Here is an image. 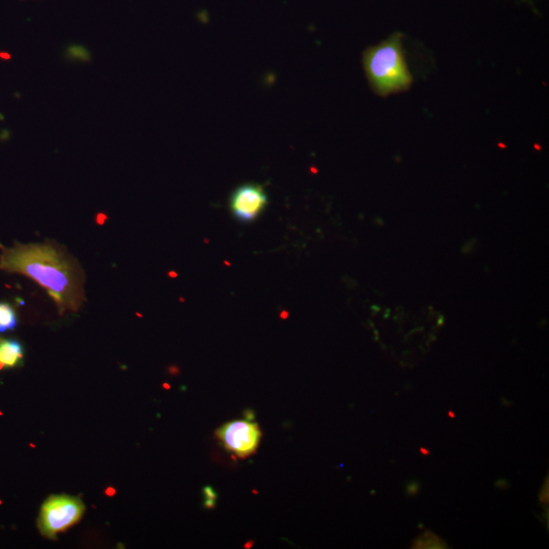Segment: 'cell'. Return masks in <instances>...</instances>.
<instances>
[{
  "instance_id": "1",
  "label": "cell",
  "mask_w": 549,
  "mask_h": 549,
  "mask_svg": "<svg viewBox=\"0 0 549 549\" xmlns=\"http://www.w3.org/2000/svg\"><path fill=\"white\" fill-rule=\"evenodd\" d=\"M0 270L34 280L46 289L61 315L78 312L86 299L82 268L54 243H16L2 248Z\"/></svg>"
},
{
  "instance_id": "2",
  "label": "cell",
  "mask_w": 549,
  "mask_h": 549,
  "mask_svg": "<svg viewBox=\"0 0 549 549\" xmlns=\"http://www.w3.org/2000/svg\"><path fill=\"white\" fill-rule=\"evenodd\" d=\"M402 36L396 34L364 53L366 76L377 94L387 96L407 90L412 77L402 50Z\"/></svg>"
},
{
  "instance_id": "3",
  "label": "cell",
  "mask_w": 549,
  "mask_h": 549,
  "mask_svg": "<svg viewBox=\"0 0 549 549\" xmlns=\"http://www.w3.org/2000/svg\"><path fill=\"white\" fill-rule=\"evenodd\" d=\"M85 513L80 499L69 496H52L42 506L38 527L43 536L54 538L77 524Z\"/></svg>"
},
{
  "instance_id": "4",
  "label": "cell",
  "mask_w": 549,
  "mask_h": 549,
  "mask_svg": "<svg viewBox=\"0 0 549 549\" xmlns=\"http://www.w3.org/2000/svg\"><path fill=\"white\" fill-rule=\"evenodd\" d=\"M216 435L224 448L238 458L255 454L262 436L259 425L248 420L227 422L217 430Z\"/></svg>"
},
{
  "instance_id": "5",
  "label": "cell",
  "mask_w": 549,
  "mask_h": 549,
  "mask_svg": "<svg viewBox=\"0 0 549 549\" xmlns=\"http://www.w3.org/2000/svg\"><path fill=\"white\" fill-rule=\"evenodd\" d=\"M268 205V195L257 183L237 188L230 199V209L234 217L242 223H250L257 219Z\"/></svg>"
},
{
  "instance_id": "6",
  "label": "cell",
  "mask_w": 549,
  "mask_h": 549,
  "mask_svg": "<svg viewBox=\"0 0 549 549\" xmlns=\"http://www.w3.org/2000/svg\"><path fill=\"white\" fill-rule=\"evenodd\" d=\"M24 357L22 344L16 340H0V371L16 368Z\"/></svg>"
},
{
  "instance_id": "7",
  "label": "cell",
  "mask_w": 549,
  "mask_h": 549,
  "mask_svg": "<svg viewBox=\"0 0 549 549\" xmlns=\"http://www.w3.org/2000/svg\"><path fill=\"white\" fill-rule=\"evenodd\" d=\"M18 326V317L8 302H0V333L15 330Z\"/></svg>"
},
{
  "instance_id": "8",
  "label": "cell",
  "mask_w": 549,
  "mask_h": 549,
  "mask_svg": "<svg viewBox=\"0 0 549 549\" xmlns=\"http://www.w3.org/2000/svg\"><path fill=\"white\" fill-rule=\"evenodd\" d=\"M420 492V485L417 481L410 482L406 487V493L409 497L417 496Z\"/></svg>"
},
{
  "instance_id": "9",
  "label": "cell",
  "mask_w": 549,
  "mask_h": 549,
  "mask_svg": "<svg viewBox=\"0 0 549 549\" xmlns=\"http://www.w3.org/2000/svg\"><path fill=\"white\" fill-rule=\"evenodd\" d=\"M547 484H548V482L546 483V487L545 486L543 487V490L541 491L540 496H539V501L543 504L548 503V487H547Z\"/></svg>"
},
{
  "instance_id": "10",
  "label": "cell",
  "mask_w": 549,
  "mask_h": 549,
  "mask_svg": "<svg viewBox=\"0 0 549 549\" xmlns=\"http://www.w3.org/2000/svg\"><path fill=\"white\" fill-rule=\"evenodd\" d=\"M496 485L500 488H508L509 487V484H508L507 480H500L496 483Z\"/></svg>"
},
{
  "instance_id": "11",
  "label": "cell",
  "mask_w": 549,
  "mask_h": 549,
  "mask_svg": "<svg viewBox=\"0 0 549 549\" xmlns=\"http://www.w3.org/2000/svg\"><path fill=\"white\" fill-rule=\"evenodd\" d=\"M12 55L9 52H0V59L10 60Z\"/></svg>"
},
{
  "instance_id": "12",
  "label": "cell",
  "mask_w": 549,
  "mask_h": 549,
  "mask_svg": "<svg viewBox=\"0 0 549 549\" xmlns=\"http://www.w3.org/2000/svg\"><path fill=\"white\" fill-rule=\"evenodd\" d=\"M420 452L424 456H429L431 454V452L429 450H426L425 448H421Z\"/></svg>"
},
{
  "instance_id": "13",
  "label": "cell",
  "mask_w": 549,
  "mask_h": 549,
  "mask_svg": "<svg viewBox=\"0 0 549 549\" xmlns=\"http://www.w3.org/2000/svg\"><path fill=\"white\" fill-rule=\"evenodd\" d=\"M115 490H113V488H108V490L106 491V494L110 497H112L113 495H115Z\"/></svg>"
},
{
  "instance_id": "14",
  "label": "cell",
  "mask_w": 549,
  "mask_h": 549,
  "mask_svg": "<svg viewBox=\"0 0 549 549\" xmlns=\"http://www.w3.org/2000/svg\"><path fill=\"white\" fill-rule=\"evenodd\" d=\"M449 416L452 417V418H455V417H456V416H455V413L452 412V411L449 412Z\"/></svg>"
},
{
  "instance_id": "15",
  "label": "cell",
  "mask_w": 549,
  "mask_h": 549,
  "mask_svg": "<svg viewBox=\"0 0 549 549\" xmlns=\"http://www.w3.org/2000/svg\"><path fill=\"white\" fill-rule=\"evenodd\" d=\"M164 387H165L166 389H170V387H169L168 385H164Z\"/></svg>"
}]
</instances>
